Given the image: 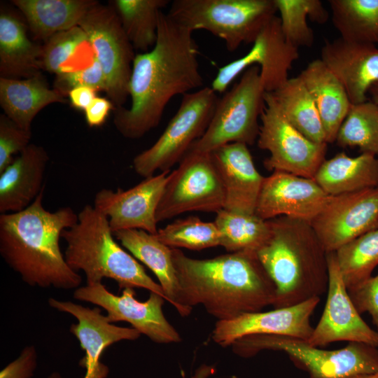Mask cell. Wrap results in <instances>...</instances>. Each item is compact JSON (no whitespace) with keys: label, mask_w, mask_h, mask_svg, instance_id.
<instances>
[{"label":"cell","mask_w":378,"mask_h":378,"mask_svg":"<svg viewBox=\"0 0 378 378\" xmlns=\"http://www.w3.org/2000/svg\"><path fill=\"white\" fill-rule=\"evenodd\" d=\"M73 297L103 308L110 323L126 321L154 342L168 344L181 341L179 333L163 314L165 299L155 293L150 292L149 298L140 302L135 299L134 288H126L120 295H117L100 283L77 288Z\"/></svg>","instance_id":"obj_13"},{"label":"cell","mask_w":378,"mask_h":378,"mask_svg":"<svg viewBox=\"0 0 378 378\" xmlns=\"http://www.w3.org/2000/svg\"><path fill=\"white\" fill-rule=\"evenodd\" d=\"M193 31L160 13L158 39L148 52L136 54L129 84L130 106L115 108L113 124L125 138L138 139L161 121L176 95L203 85L199 47Z\"/></svg>","instance_id":"obj_1"},{"label":"cell","mask_w":378,"mask_h":378,"mask_svg":"<svg viewBox=\"0 0 378 378\" xmlns=\"http://www.w3.org/2000/svg\"><path fill=\"white\" fill-rule=\"evenodd\" d=\"M95 57L89 39L79 26L60 31L42 46L41 70L56 75L90 66Z\"/></svg>","instance_id":"obj_30"},{"label":"cell","mask_w":378,"mask_h":378,"mask_svg":"<svg viewBox=\"0 0 378 378\" xmlns=\"http://www.w3.org/2000/svg\"><path fill=\"white\" fill-rule=\"evenodd\" d=\"M340 38L378 46V0H329Z\"/></svg>","instance_id":"obj_34"},{"label":"cell","mask_w":378,"mask_h":378,"mask_svg":"<svg viewBox=\"0 0 378 378\" xmlns=\"http://www.w3.org/2000/svg\"><path fill=\"white\" fill-rule=\"evenodd\" d=\"M270 235L257 256L276 288L274 309L293 306L328 290V253L308 222L268 220Z\"/></svg>","instance_id":"obj_4"},{"label":"cell","mask_w":378,"mask_h":378,"mask_svg":"<svg viewBox=\"0 0 378 378\" xmlns=\"http://www.w3.org/2000/svg\"><path fill=\"white\" fill-rule=\"evenodd\" d=\"M327 253L378 227V186L329 195L310 223Z\"/></svg>","instance_id":"obj_14"},{"label":"cell","mask_w":378,"mask_h":378,"mask_svg":"<svg viewBox=\"0 0 378 378\" xmlns=\"http://www.w3.org/2000/svg\"><path fill=\"white\" fill-rule=\"evenodd\" d=\"M48 304L59 312L69 314L77 320L69 328L78 340L85 356L79 365L86 370L83 378H107L109 368L100 360L104 350L122 340H135L141 333L133 328L110 323L99 307L89 308L71 301L48 299Z\"/></svg>","instance_id":"obj_19"},{"label":"cell","mask_w":378,"mask_h":378,"mask_svg":"<svg viewBox=\"0 0 378 378\" xmlns=\"http://www.w3.org/2000/svg\"><path fill=\"white\" fill-rule=\"evenodd\" d=\"M115 10L123 30L134 50L146 52L156 43L159 18L169 0H115Z\"/></svg>","instance_id":"obj_32"},{"label":"cell","mask_w":378,"mask_h":378,"mask_svg":"<svg viewBox=\"0 0 378 378\" xmlns=\"http://www.w3.org/2000/svg\"><path fill=\"white\" fill-rule=\"evenodd\" d=\"M31 131L26 130L8 118L0 115V173L31 143Z\"/></svg>","instance_id":"obj_39"},{"label":"cell","mask_w":378,"mask_h":378,"mask_svg":"<svg viewBox=\"0 0 378 378\" xmlns=\"http://www.w3.org/2000/svg\"><path fill=\"white\" fill-rule=\"evenodd\" d=\"M44 188L26 209L0 216V254L30 286L76 289L82 278L66 263L59 239L78 220L70 206L45 209Z\"/></svg>","instance_id":"obj_3"},{"label":"cell","mask_w":378,"mask_h":378,"mask_svg":"<svg viewBox=\"0 0 378 378\" xmlns=\"http://www.w3.org/2000/svg\"><path fill=\"white\" fill-rule=\"evenodd\" d=\"M48 378H63V377L59 372H53L48 377Z\"/></svg>","instance_id":"obj_48"},{"label":"cell","mask_w":378,"mask_h":378,"mask_svg":"<svg viewBox=\"0 0 378 378\" xmlns=\"http://www.w3.org/2000/svg\"><path fill=\"white\" fill-rule=\"evenodd\" d=\"M218 99L211 87L182 95L176 113L162 134L151 146L134 158L135 172L145 178L154 176L157 171H170L179 163L206 132Z\"/></svg>","instance_id":"obj_9"},{"label":"cell","mask_w":378,"mask_h":378,"mask_svg":"<svg viewBox=\"0 0 378 378\" xmlns=\"http://www.w3.org/2000/svg\"><path fill=\"white\" fill-rule=\"evenodd\" d=\"M335 253L347 290L363 284L378 265V227L345 244Z\"/></svg>","instance_id":"obj_36"},{"label":"cell","mask_w":378,"mask_h":378,"mask_svg":"<svg viewBox=\"0 0 378 378\" xmlns=\"http://www.w3.org/2000/svg\"><path fill=\"white\" fill-rule=\"evenodd\" d=\"M37 366V352L32 345L25 346L18 358L0 372V378H31Z\"/></svg>","instance_id":"obj_42"},{"label":"cell","mask_w":378,"mask_h":378,"mask_svg":"<svg viewBox=\"0 0 378 378\" xmlns=\"http://www.w3.org/2000/svg\"><path fill=\"white\" fill-rule=\"evenodd\" d=\"M171 248H184L200 251L220 245V235L214 222H205L197 217L178 219L154 234Z\"/></svg>","instance_id":"obj_38"},{"label":"cell","mask_w":378,"mask_h":378,"mask_svg":"<svg viewBox=\"0 0 378 378\" xmlns=\"http://www.w3.org/2000/svg\"><path fill=\"white\" fill-rule=\"evenodd\" d=\"M298 76L316 105L326 142L335 143L339 129L351 106L344 87L321 59L309 62Z\"/></svg>","instance_id":"obj_24"},{"label":"cell","mask_w":378,"mask_h":378,"mask_svg":"<svg viewBox=\"0 0 378 378\" xmlns=\"http://www.w3.org/2000/svg\"><path fill=\"white\" fill-rule=\"evenodd\" d=\"M35 40L44 43L57 33L78 26L94 0H13Z\"/></svg>","instance_id":"obj_28"},{"label":"cell","mask_w":378,"mask_h":378,"mask_svg":"<svg viewBox=\"0 0 378 378\" xmlns=\"http://www.w3.org/2000/svg\"><path fill=\"white\" fill-rule=\"evenodd\" d=\"M319 302L320 298L316 297L288 307L246 313L230 320L217 321L211 338L223 347L252 335H285L307 341L314 329L310 318Z\"/></svg>","instance_id":"obj_20"},{"label":"cell","mask_w":378,"mask_h":378,"mask_svg":"<svg viewBox=\"0 0 378 378\" xmlns=\"http://www.w3.org/2000/svg\"><path fill=\"white\" fill-rule=\"evenodd\" d=\"M335 143L342 148L358 147L362 153L378 158V104L372 101L351 104Z\"/></svg>","instance_id":"obj_37"},{"label":"cell","mask_w":378,"mask_h":378,"mask_svg":"<svg viewBox=\"0 0 378 378\" xmlns=\"http://www.w3.org/2000/svg\"><path fill=\"white\" fill-rule=\"evenodd\" d=\"M368 92L371 95L372 101L378 104V81L370 87Z\"/></svg>","instance_id":"obj_46"},{"label":"cell","mask_w":378,"mask_h":378,"mask_svg":"<svg viewBox=\"0 0 378 378\" xmlns=\"http://www.w3.org/2000/svg\"><path fill=\"white\" fill-rule=\"evenodd\" d=\"M344 87L351 104L368 101L367 93L378 81V47L340 37L325 42L321 58Z\"/></svg>","instance_id":"obj_21"},{"label":"cell","mask_w":378,"mask_h":378,"mask_svg":"<svg viewBox=\"0 0 378 378\" xmlns=\"http://www.w3.org/2000/svg\"><path fill=\"white\" fill-rule=\"evenodd\" d=\"M265 92L260 67L246 69L239 80L219 97L206 132L188 151L209 153L232 143L253 145L260 132Z\"/></svg>","instance_id":"obj_8"},{"label":"cell","mask_w":378,"mask_h":378,"mask_svg":"<svg viewBox=\"0 0 378 378\" xmlns=\"http://www.w3.org/2000/svg\"><path fill=\"white\" fill-rule=\"evenodd\" d=\"M351 378H378V372L356 376Z\"/></svg>","instance_id":"obj_47"},{"label":"cell","mask_w":378,"mask_h":378,"mask_svg":"<svg viewBox=\"0 0 378 378\" xmlns=\"http://www.w3.org/2000/svg\"><path fill=\"white\" fill-rule=\"evenodd\" d=\"M328 286L321 317L307 342L323 346L337 342H360L378 347V332L362 318L343 281L335 253H328Z\"/></svg>","instance_id":"obj_16"},{"label":"cell","mask_w":378,"mask_h":378,"mask_svg":"<svg viewBox=\"0 0 378 378\" xmlns=\"http://www.w3.org/2000/svg\"><path fill=\"white\" fill-rule=\"evenodd\" d=\"M114 108L108 99L97 97L84 111L86 123L90 127L102 125Z\"/></svg>","instance_id":"obj_43"},{"label":"cell","mask_w":378,"mask_h":378,"mask_svg":"<svg viewBox=\"0 0 378 378\" xmlns=\"http://www.w3.org/2000/svg\"><path fill=\"white\" fill-rule=\"evenodd\" d=\"M279 13L283 36L290 46L298 49L310 48L314 43L313 29L307 24V18L314 22L326 23L328 10L320 0H274Z\"/></svg>","instance_id":"obj_35"},{"label":"cell","mask_w":378,"mask_h":378,"mask_svg":"<svg viewBox=\"0 0 378 378\" xmlns=\"http://www.w3.org/2000/svg\"><path fill=\"white\" fill-rule=\"evenodd\" d=\"M270 92L290 125L309 140L318 144L326 143L316 105L298 76L288 78L277 90Z\"/></svg>","instance_id":"obj_31"},{"label":"cell","mask_w":378,"mask_h":378,"mask_svg":"<svg viewBox=\"0 0 378 378\" xmlns=\"http://www.w3.org/2000/svg\"><path fill=\"white\" fill-rule=\"evenodd\" d=\"M42 46L31 41L18 15L1 8L0 77L28 78L41 74Z\"/></svg>","instance_id":"obj_26"},{"label":"cell","mask_w":378,"mask_h":378,"mask_svg":"<svg viewBox=\"0 0 378 378\" xmlns=\"http://www.w3.org/2000/svg\"><path fill=\"white\" fill-rule=\"evenodd\" d=\"M62 238L67 244L64 252L66 263L75 272H83L86 285L111 279L117 282L120 289L145 288L167 300L160 285L115 241L108 218L94 205L83 207L76 224L64 230Z\"/></svg>","instance_id":"obj_5"},{"label":"cell","mask_w":378,"mask_h":378,"mask_svg":"<svg viewBox=\"0 0 378 378\" xmlns=\"http://www.w3.org/2000/svg\"><path fill=\"white\" fill-rule=\"evenodd\" d=\"M169 173L145 178L126 190L102 188L95 195L94 206L106 216L113 233L134 229L155 234L158 230L156 212Z\"/></svg>","instance_id":"obj_17"},{"label":"cell","mask_w":378,"mask_h":378,"mask_svg":"<svg viewBox=\"0 0 378 378\" xmlns=\"http://www.w3.org/2000/svg\"><path fill=\"white\" fill-rule=\"evenodd\" d=\"M86 34L106 80V93L115 108L129 97V84L135 57L134 48L114 8L98 3L78 25Z\"/></svg>","instance_id":"obj_12"},{"label":"cell","mask_w":378,"mask_h":378,"mask_svg":"<svg viewBox=\"0 0 378 378\" xmlns=\"http://www.w3.org/2000/svg\"><path fill=\"white\" fill-rule=\"evenodd\" d=\"M82 86L106 92L105 74L96 57L92 64L86 69L56 75L53 84V88L65 97L72 89Z\"/></svg>","instance_id":"obj_40"},{"label":"cell","mask_w":378,"mask_h":378,"mask_svg":"<svg viewBox=\"0 0 378 378\" xmlns=\"http://www.w3.org/2000/svg\"><path fill=\"white\" fill-rule=\"evenodd\" d=\"M313 178L329 195L376 188L378 158L368 153L350 157L340 152L325 160Z\"/></svg>","instance_id":"obj_29"},{"label":"cell","mask_w":378,"mask_h":378,"mask_svg":"<svg viewBox=\"0 0 378 378\" xmlns=\"http://www.w3.org/2000/svg\"><path fill=\"white\" fill-rule=\"evenodd\" d=\"M298 57V49L287 43L280 19L275 15L263 27L244 56L218 69L211 88L216 93L224 94L241 73L257 65L266 92H274L289 78L288 71Z\"/></svg>","instance_id":"obj_15"},{"label":"cell","mask_w":378,"mask_h":378,"mask_svg":"<svg viewBox=\"0 0 378 378\" xmlns=\"http://www.w3.org/2000/svg\"><path fill=\"white\" fill-rule=\"evenodd\" d=\"M232 351L243 358L262 350L286 353L294 365L307 372L309 378H351L378 372L377 347L349 342L337 350H325L307 340L278 335H252L235 340Z\"/></svg>","instance_id":"obj_6"},{"label":"cell","mask_w":378,"mask_h":378,"mask_svg":"<svg viewBox=\"0 0 378 378\" xmlns=\"http://www.w3.org/2000/svg\"><path fill=\"white\" fill-rule=\"evenodd\" d=\"M66 97L50 88L41 73L23 79L0 77V105L4 114L21 128L31 131L36 115L54 103H66Z\"/></svg>","instance_id":"obj_27"},{"label":"cell","mask_w":378,"mask_h":378,"mask_svg":"<svg viewBox=\"0 0 378 378\" xmlns=\"http://www.w3.org/2000/svg\"><path fill=\"white\" fill-rule=\"evenodd\" d=\"M328 197L314 178L276 171L264 177L255 214L265 220L286 216L310 223Z\"/></svg>","instance_id":"obj_18"},{"label":"cell","mask_w":378,"mask_h":378,"mask_svg":"<svg viewBox=\"0 0 378 378\" xmlns=\"http://www.w3.org/2000/svg\"><path fill=\"white\" fill-rule=\"evenodd\" d=\"M216 214L214 223L220 235V245L229 253H255L270 235L269 220L255 213L247 214L222 209Z\"/></svg>","instance_id":"obj_33"},{"label":"cell","mask_w":378,"mask_h":378,"mask_svg":"<svg viewBox=\"0 0 378 378\" xmlns=\"http://www.w3.org/2000/svg\"><path fill=\"white\" fill-rule=\"evenodd\" d=\"M172 257L181 304L190 311L201 304L218 321H225L261 312L274 302L275 286L255 253L195 259L172 248Z\"/></svg>","instance_id":"obj_2"},{"label":"cell","mask_w":378,"mask_h":378,"mask_svg":"<svg viewBox=\"0 0 378 378\" xmlns=\"http://www.w3.org/2000/svg\"><path fill=\"white\" fill-rule=\"evenodd\" d=\"M225 192L210 153L188 151L170 172L159 203L158 223L189 211L223 209Z\"/></svg>","instance_id":"obj_10"},{"label":"cell","mask_w":378,"mask_h":378,"mask_svg":"<svg viewBox=\"0 0 378 378\" xmlns=\"http://www.w3.org/2000/svg\"><path fill=\"white\" fill-rule=\"evenodd\" d=\"M46 149L30 144L0 173V212L20 211L28 207L44 188L49 162Z\"/></svg>","instance_id":"obj_23"},{"label":"cell","mask_w":378,"mask_h":378,"mask_svg":"<svg viewBox=\"0 0 378 378\" xmlns=\"http://www.w3.org/2000/svg\"><path fill=\"white\" fill-rule=\"evenodd\" d=\"M98 91L87 86L78 87L68 93L71 104L76 109L85 111L97 97Z\"/></svg>","instance_id":"obj_44"},{"label":"cell","mask_w":378,"mask_h":378,"mask_svg":"<svg viewBox=\"0 0 378 378\" xmlns=\"http://www.w3.org/2000/svg\"><path fill=\"white\" fill-rule=\"evenodd\" d=\"M276 12L274 0H174L167 15L193 32H210L232 52L253 44Z\"/></svg>","instance_id":"obj_7"},{"label":"cell","mask_w":378,"mask_h":378,"mask_svg":"<svg viewBox=\"0 0 378 378\" xmlns=\"http://www.w3.org/2000/svg\"><path fill=\"white\" fill-rule=\"evenodd\" d=\"M347 290L358 312H368L378 332V274Z\"/></svg>","instance_id":"obj_41"},{"label":"cell","mask_w":378,"mask_h":378,"mask_svg":"<svg viewBox=\"0 0 378 378\" xmlns=\"http://www.w3.org/2000/svg\"><path fill=\"white\" fill-rule=\"evenodd\" d=\"M257 144L267 150L264 167L269 171L284 172L313 178L326 160V143L314 142L286 119L273 95L265 94V106L260 115Z\"/></svg>","instance_id":"obj_11"},{"label":"cell","mask_w":378,"mask_h":378,"mask_svg":"<svg viewBox=\"0 0 378 378\" xmlns=\"http://www.w3.org/2000/svg\"><path fill=\"white\" fill-rule=\"evenodd\" d=\"M214 368L206 365H201L195 372L191 378H208L214 374Z\"/></svg>","instance_id":"obj_45"},{"label":"cell","mask_w":378,"mask_h":378,"mask_svg":"<svg viewBox=\"0 0 378 378\" xmlns=\"http://www.w3.org/2000/svg\"><path fill=\"white\" fill-rule=\"evenodd\" d=\"M113 234L122 246L155 274L167 301L181 316H188L191 311L181 302L180 286L172 261V248L159 241L154 234L141 230H123Z\"/></svg>","instance_id":"obj_25"},{"label":"cell","mask_w":378,"mask_h":378,"mask_svg":"<svg viewBox=\"0 0 378 378\" xmlns=\"http://www.w3.org/2000/svg\"><path fill=\"white\" fill-rule=\"evenodd\" d=\"M209 153L223 187V209L254 214L264 176L257 170L248 146L232 143Z\"/></svg>","instance_id":"obj_22"}]
</instances>
